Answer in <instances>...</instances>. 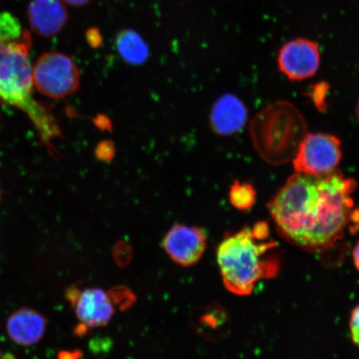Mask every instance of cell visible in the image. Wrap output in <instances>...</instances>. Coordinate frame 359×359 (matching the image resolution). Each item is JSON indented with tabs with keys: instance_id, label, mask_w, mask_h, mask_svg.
<instances>
[{
	"instance_id": "obj_1",
	"label": "cell",
	"mask_w": 359,
	"mask_h": 359,
	"mask_svg": "<svg viewBox=\"0 0 359 359\" xmlns=\"http://www.w3.org/2000/svg\"><path fill=\"white\" fill-rule=\"evenodd\" d=\"M356 188V182L338 169L322 176L296 172L269 202V212L284 239L318 252L342 239L353 222L359 223L351 196Z\"/></svg>"
},
{
	"instance_id": "obj_2",
	"label": "cell",
	"mask_w": 359,
	"mask_h": 359,
	"mask_svg": "<svg viewBox=\"0 0 359 359\" xmlns=\"http://www.w3.org/2000/svg\"><path fill=\"white\" fill-rule=\"evenodd\" d=\"M269 234L266 222L245 227L219 244L217 262L226 288L238 295L252 293L259 280L272 279L280 272L276 243L264 241Z\"/></svg>"
},
{
	"instance_id": "obj_3",
	"label": "cell",
	"mask_w": 359,
	"mask_h": 359,
	"mask_svg": "<svg viewBox=\"0 0 359 359\" xmlns=\"http://www.w3.org/2000/svg\"><path fill=\"white\" fill-rule=\"evenodd\" d=\"M31 47L29 31L20 41L0 42V98L28 116L41 141L52 152V142L62 137V132L51 109L34 97Z\"/></svg>"
},
{
	"instance_id": "obj_4",
	"label": "cell",
	"mask_w": 359,
	"mask_h": 359,
	"mask_svg": "<svg viewBox=\"0 0 359 359\" xmlns=\"http://www.w3.org/2000/svg\"><path fill=\"white\" fill-rule=\"evenodd\" d=\"M253 145L269 164L279 165L294 160L307 135V123L292 103L276 102L260 111L251 123Z\"/></svg>"
},
{
	"instance_id": "obj_5",
	"label": "cell",
	"mask_w": 359,
	"mask_h": 359,
	"mask_svg": "<svg viewBox=\"0 0 359 359\" xmlns=\"http://www.w3.org/2000/svg\"><path fill=\"white\" fill-rule=\"evenodd\" d=\"M34 85L43 95L62 100L78 91L80 72L72 58L60 52L43 53L33 67Z\"/></svg>"
},
{
	"instance_id": "obj_6",
	"label": "cell",
	"mask_w": 359,
	"mask_h": 359,
	"mask_svg": "<svg viewBox=\"0 0 359 359\" xmlns=\"http://www.w3.org/2000/svg\"><path fill=\"white\" fill-rule=\"evenodd\" d=\"M342 159L339 138L325 133L307 134L294 161L296 172L322 176L337 170Z\"/></svg>"
},
{
	"instance_id": "obj_7",
	"label": "cell",
	"mask_w": 359,
	"mask_h": 359,
	"mask_svg": "<svg viewBox=\"0 0 359 359\" xmlns=\"http://www.w3.org/2000/svg\"><path fill=\"white\" fill-rule=\"evenodd\" d=\"M320 48L313 40L299 38L287 42L278 55V65L281 73L292 81H302L313 77L320 69Z\"/></svg>"
},
{
	"instance_id": "obj_8",
	"label": "cell",
	"mask_w": 359,
	"mask_h": 359,
	"mask_svg": "<svg viewBox=\"0 0 359 359\" xmlns=\"http://www.w3.org/2000/svg\"><path fill=\"white\" fill-rule=\"evenodd\" d=\"M206 236L202 229L186 224H175L163 239L165 252L182 266H194L206 249Z\"/></svg>"
},
{
	"instance_id": "obj_9",
	"label": "cell",
	"mask_w": 359,
	"mask_h": 359,
	"mask_svg": "<svg viewBox=\"0 0 359 359\" xmlns=\"http://www.w3.org/2000/svg\"><path fill=\"white\" fill-rule=\"evenodd\" d=\"M28 18L31 29L36 34L49 38L64 29L69 13L62 0H31Z\"/></svg>"
},
{
	"instance_id": "obj_10",
	"label": "cell",
	"mask_w": 359,
	"mask_h": 359,
	"mask_svg": "<svg viewBox=\"0 0 359 359\" xmlns=\"http://www.w3.org/2000/svg\"><path fill=\"white\" fill-rule=\"evenodd\" d=\"M46 327V318L29 307H22L13 312L6 323L8 337L13 343L22 347L38 344L43 339Z\"/></svg>"
},
{
	"instance_id": "obj_11",
	"label": "cell",
	"mask_w": 359,
	"mask_h": 359,
	"mask_svg": "<svg viewBox=\"0 0 359 359\" xmlns=\"http://www.w3.org/2000/svg\"><path fill=\"white\" fill-rule=\"evenodd\" d=\"M248 119V111L244 102L232 94H224L215 102L210 115L213 132L221 136L239 133Z\"/></svg>"
},
{
	"instance_id": "obj_12",
	"label": "cell",
	"mask_w": 359,
	"mask_h": 359,
	"mask_svg": "<svg viewBox=\"0 0 359 359\" xmlns=\"http://www.w3.org/2000/svg\"><path fill=\"white\" fill-rule=\"evenodd\" d=\"M75 312L84 326L97 327L105 326L114 316V305L104 291L87 289L75 298Z\"/></svg>"
},
{
	"instance_id": "obj_13",
	"label": "cell",
	"mask_w": 359,
	"mask_h": 359,
	"mask_svg": "<svg viewBox=\"0 0 359 359\" xmlns=\"http://www.w3.org/2000/svg\"><path fill=\"white\" fill-rule=\"evenodd\" d=\"M116 47L123 60L133 65L144 64L150 55L144 39L133 29L121 31L116 36Z\"/></svg>"
},
{
	"instance_id": "obj_14",
	"label": "cell",
	"mask_w": 359,
	"mask_h": 359,
	"mask_svg": "<svg viewBox=\"0 0 359 359\" xmlns=\"http://www.w3.org/2000/svg\"><path fill=\"white\" fill-rule=\"evenodd\" d=\"M257 200V191L248 183L236 182L230 190V201L234 208L247 210L252 208Z\"/></svg>"
},
{
	"instance_id": "obj_15",
	"label": "cell",
	"mask_w": 359,
	"mask_h": 359,
	"mask_svg": "<svg viewBox=\"0 0 359 359\" xmlns=\"http://www.w3.org/2000/svg\"><path fill=\"white\" fill-rule=\"evenodd\" d=\"M26 31L22 29L20 22L12 13H0V42L20 41Z\"/></svg>"
},
{
	"instance_id": "obj_16",
	"label": "cell",
	"mask_w": 359,
	"mask_h": 359,
	"mask_svg": "<svg viewBox=\"0 0 359 359\" xmlns=\"http://www.w3.org/2000/svg\"><path fill=\"white\" fill-rule=\"evenodd\" d=\"M116 154L114 143L109 140L102 141L95 149L97 158L103 163H110L114 160Z\"/></svg>"
},
{
	"instance_id": "obj_17",
	"label": "cell",
	"mask_w": 359,
	"mask_h": 359,
	"mask_svg": "<svg viewBox=\"0 0 359 359\" xmlns=\"http://www.w3.org/2000/svg\"><path fill=\"white\" fill-rule=\"evenodd\" d=\"M353 342L359 347V305L353 309L349 321Z\"/></svg>"
},
{
	"instance_id": "obj_18",
	"label": "cell",
	"mask_w": 359,
	"mask_h": 359,
	"mask_svg": "<svg viewBox=\"0 0 359 359\" xmlns=\"http://www.w3.org/2000/svg\"><path fill=\"white\" fill-rule=\"evenodd\" d=\"M86 40L90 47L100 48L103 42L101 31L97 28H90L86 32Z\"/></svg>"
},
{
	"instance_id": "obj_19",
	"label": "cell",
	"mask_w": 359,
	"mask_h": 359,
	"mask_svg": "<svg viewBox=\"0 0 359 359\" xmlns=\"http://www.w3.org/2000/svg\"><path fill=\"white\" fill-rule=\"evenodd\" d=\"M93 123L97 128L102 131H111L112 125L111 121L104 114H98L95 118L93 119Z\"/></svg>"
},
{
	"instance_id": "obj_20",
	"label": "cell",
	"mask_w": 359,
	"mask_h": 359,
	"mask_svg": "<svg viewBox=\"0 0 359 359\" xmlns=\"http://www.w3.org/2000/svg\"><path fill=\"white\" fill-rule=\"evenodd\" d=\"M82 355L81 351H62L58 354V359H79Z\"/></svg>"
},
{
	"instance_id": "obj_21",
	"label": "cell",
	"mask_w": 359,
	"mask_h": 359,
	"mask_svg": "<svg viewBox=\"0 0 359 359\" xmlns=\"http://www.w3.org/2000/svg\"><path fill=\"white\" fill-rule=\"evenodd\" d=\"M62 2L74 7H82L86 6L92 0H62Z\"/></svg>"
},
{
	"instance_id": "obj_22",
	"label": "cell",
	"mask_w": 359,
	"mask_h": 359,
	"mask_svg": "<svg viewBox=\"0 0 359 359\" xmlns=\"http://www.w3.org/2000/svg\"><path fill=\"white\" fill-rule=\"evenodd\" d=\"M353 257L354 264H355V266L357 267L359 271V241H358V243L356 244L355 247H354L353 251Z\"/></svg>"
},
{
	"instance_id": "obj_23",
	"label": "cell",
	"mask_w": 359,
	"mask_h": 359,
	"mask_svg": "<svg viewBox=\"0 0 359 359\" xmlns=\"http://www.w3.org/2000/svg\"><path fill=\"white\" fill-rule=\"evenodd\" d=\"M356 114L358 116V118L359 120V100L358 102L357 107H356Z\"/></svg>"
},
{
	"instance_id": "obj_24",
	"label": "cell",
	"mask_w": 359,
	"mask_h": 359,
	"mask_svg": "<svg viewBox=\"0 0 359 359\" xmlns=\"http://www.w3.org/2000/svg\"><path fill=\"white\" fill-rule=\"evenodd\" d=\"M0 198H1V193H0Z\"/></svg>"
},
{
	"instance_id": "obj_25",
	"label": "cell",
	"mask_w": 359,
	"mask_h": 359,
	"mask_svg": "<svg viewBox=\"0 0 359 359\" xmlns=\"http://www.w3.org/2000/svg\"><path fill=\"white\" fill-rule=\"evenodd\" d=\"M0 359H1V354H0Z\"/></svg>"
}]
</instances>
